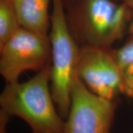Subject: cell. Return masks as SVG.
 <instances>
[{
	"mask_svg": "<svg viewBox=\"0 0 133 133\" xmlns=\"http://www.w3.org/2000/svg\"><path fill=\"white\" fill-rule=\"evenodd\" d=\"M70 31L80 47L112 49L124 36L132 11L112 0H62Z\"/></svg>",
	"mask_w": 133,
	"mask_h": 133,
	"instance_id": "1",
	"label": "cell"
},
{
	"mask_svg": "<svg viewBox=\"0 0 133 133\" xmlns=\"http://www.w3.org/2000/svg\"><path fill=\"white\" fill-rule=\"evenodd\" d=\"M51 63L24 83H6L0 95V114L17 116L28 124L32 133H64L50 88Z\"/></svg>",
	"mask_w": 133,
	"mask_h": 133,
	"instance_id": "2",
	"label": "cell"
},
{
	"mask_svg": "<svg viewBox=\"0 0 133 133\" xmlns=\"http://www.w3.org/2000/svg\"><path fill=\"white\" fill-rule=\"evenodd\" d=\"M49 38L51 47L50 88L60 115L66 119L76 75L80 46L70 31L62 0H52Z\"/></svg>",
	"mask_w": 133,
	"mask_h": 133,
	"instance_id": "3",
	"label": "cell"
},
{
	"mask_svg": "<svg viewBox=\"0 0 133 133\" xmlns=\"http://www.w3.org/2000/svg\"><path fill=\"white\" fill-rule=\"evenodd\" d=\"M0 74L6 83L19 81L25 71H39L51 63L49 36L21 27L0 48Z\"/></svg>",
	"mask_w": 133,
	"mask_h": 133,
	"instance_id": "4",
	"label": "cell"
},
{
	"mask_svg": "<svg viewBox=\"0 0 133 133\" xmlns=\"http://www.w3.org/2000/svg\"><path fill=\"white\" fill-rule=\"evenodd\" d=\"M115 109L114 101L91 92L76 76L64 133H110Z\"/></svg>",
	"mask_w": 133,
	"mask_h": 133,
	"instance_id": "5",
	"label": "cell"
},
{
	"mask_svg": "<svg viewBox=\"0 0 133 133\" xmlns=\"http://www.w3.org/2000/svg\"><path fill=\"white\" fill-rule=\"evenodd\" d=\"M76 75L91 92L114 101L121 93L118 68L112 49L80 47Z\"/></svg>",
	"mask_w": 133,
	"mask_h": 133,
	"instance_id": "6",
	"label": "cell"
},
{
	"mask_svg": "<svg viewBox=\"0 0 133 133\" xmlns=\"http://www.w3.org/2000/svg\"><path fill=\"white\" fill-rule=\"evenodd\" d=\"M22 27L49 36L51 16L50 0H11Z\"/></svg>",
	"mask_w": 133,
	"mask_h": 133,
	"instance_id": "7",
	"label": "cell"
},
{
	"mask_svg": "<svg viewBox=\"0 0 133 133\" xmlns=\"http://www.w3.org/2000/svg\"><path fill=\"white\" fill-rule=\"evenodd\" d=\"M112 51L120 76L121 93L133 100V34L123 45Z\"/></svg>",
	"mask_w": 133,
	"mask_h": 133,
	"instance_id": "8",
	"label": "cell"
},
{
	"mask_svg": "<svg viewBox=\"0 0 133 133\" xmlns=\"http://www.w3.org/2000/svg\"><path fill=\"white\" fill-rule=\"evenodd\" d=\"M21 27L11 0H0V48Z\"/></svg>",
	"mask_w": 133,
	"mask_h": 133,
	"instance_id": "9",
	"label": "cell"
},
{
	"mask_svg": "<svg viewBox=\"0 0 133 133\" xmlns=\"http://www.w3.org/2000/svg\"><path fill=\"white\" fill-rule=\"evenodd\" d=\"M120 3L126 5L131 9L133 10V0H118Z\"/></svg>",
	"mask_w": 133,
	"mask_h": 133,
	"instance_id": "10",
	"label": "cell"
},
{
	"mask_svg": "<svg viewBox=\"0 0 133 133\" xmlns=\"http://www.w3.org/2000/svg\"><path fill=\"white\" fill-rule=\"evenodd\" d=\"M129 33L130 34H133V10L132 11V17H131V24L129 25Z\"/></svg>",
	"mask_w": 133,
	"mask_h": 133,
	"instance_id": "11",
	"label": "cell"
}]
</instances>
